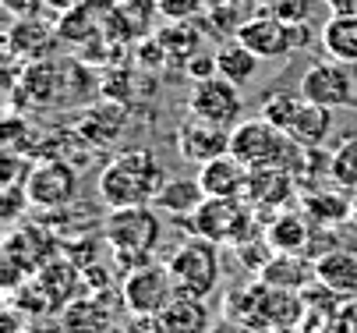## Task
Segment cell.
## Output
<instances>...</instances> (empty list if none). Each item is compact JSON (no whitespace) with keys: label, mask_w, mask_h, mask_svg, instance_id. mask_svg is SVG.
Masks as SVG:
<instances>
[{"label":"cell","mask_w":357,"mask_h":333,"mask_svg":"<svg viewBox=\"0 0 357 333\" xmlns=\"http://www.w3.org/2000/svg\"><path fill=\"white\" fill-rule=\"evenodd\" d=\"M333 181L336 184H347V188H357V142H347V146L336 153V160H333Z\"/></svg>","instance_id":"25"},{"label":"cell","mask_w":357,"mask_h":333,"mask_svg":"<svg viewBox=\"0 0 357 333\" xmlns=\"http://www.w3.org/2000/svg\"><path fill=\"white\" fill-rule=\"evenodd\" d=\"M114 312L103 295H85L64 305L61 312V333H110Z\"/></svg>","instance_id":"15"},{"label":"cell","mask_w":357,"mask_h":333,"mask_svg":"<svg viewBox=\"0 0 357 333\" xmlns=\"http://www.w3.org/2000/svg\"><path fill=\"white\" fill-rule=\"evenodd\" d=\"M191 230L206 242H230V245H241V242H251L255 237V209L244 202V199H216V195H206L191 216H188Z\"/></svg>","instance_id":"3"},{"label":"cell","mask_w":357,"mask_h":333,"mask_svg":"<svg viewBox=\"0 0 357 333\" xmlns=\"http://www.w3.org/2000/svg\"><path fill=\"white\" fill-rule=\"evenodd\" d=\"M170 276L177 283V295H191L206 302L216 288H220V252L216 242H206V237H191L184 242L170 259Z\"/></svg>","instance_id":"4"},{"label":"cell","mask_w":357,"mask_h":333,"mask_svg":"<svg viewBox=\"0 0 357 333\" xmlns=\"http://www.w3.org/2000/svg\"><path fill=\"white\" fill-rule=\"evenodd\" d=\"M237 39L248 46V50H255L262 61H283L290 57V50L301 43L294 36V29L273 15H262V18H248L241 29H237Z\"/></svg>","instance_id":"11"},{"label":"cell","mask_w":357,"mask_h":333,"mask_svg":"<svg viewBox=\"0 0 357 333\" xmlns=\"http://www.w3.org/2000/svg\"><path fill=\"white\" fill-rule=\"evenodd\" d=\"M301 103H304L301 89H297V92H290V89H273V96H266V103H262V117L273 121L276 128H287V124L294 121V114H297Z\"/></svg>","instance_id":"24"},{"label":"cell","mask_w":357,"mask_h":333,"mask_svg":"<svg viewBox=\"0 0 357 333\" xmlns=\"http://www.w3.org/2000/svg\"><path fill=\"white\" fill-rule=\"evenodd\" d=\"M78 4H82V0H43V8H50L54 15H71Z\"/></svg>","instance_id":"28"},{"label":"cell","mask_w":357,"mask_h":333,"mask_svg":"<svg viewBox=\"0 0 357 333\" xmlns=\"http://www.w3.org/2000/svg\"><path fill=\"white\" fill-rule=\"evenodd\" d=\"M188 110L206 117L213 124L223 128H237L241 114H244V100H241V85H234L223 75H209V78H198L188 92Z\"/></svg>","instance_id":"8"},{"label":"cell","mask_w":357,"mask_h":333,"mask_svg":"<svg viewBox=\"0 0 357 333\" xmlns=\"http://www.w3.org/2000/svg\"><path fill=\"white\" fill-rule=\"evenodd\" d=\"M297 146V142H290V135L283 128H276L273 121H266L262 114L255 121H241L234 131H230V153L251 167H283V153Z\"/></svg>","instance_id":"6"},{"label":"cell","mask_w":357,"mask_h":333,"mask_svg":"<svg viewBox=\"0 0 357 333\" xmlns=\"http://www.w3.org/2000/svg\"><path fill=\"white\" fill-rule=\"evenodd\" d=\"M167 170L156 160V153L145 146H128L117 149L114 160L103 167L96 181V192L110 209H124V206H152L160 195V188L167 184Z\"/></svg>","instance_id":"1"},{"label":"cell","mask_w":357,"mask_h":333,"mask_svg":"<svg viewBox=\"0 0 357 333\" xmlns=\"http://www.w3.org/2000/svg\"><path fill=\"white\" fill-rule=\"evenodd\" d=\"M29 206L36 209H64L78 195V170L68 160H39L22 177Z\"/></svg>","instance_id":"7"},{"label":"cell","mask_w":357,"mask_h":333,"mask_svg":"<svg viewBox=\"0 0 357 333\" xmlns=\"http://www.w3.org/2000/svg\"><path fill=\"white\" fill-rule=\"evenodd\" d=\"M230 131L234 128H223V124H213L198 114H184V121L174 128V146H177V156L188 160V163H209L216 156H227L230 153Z\"/></svg>","instance_id":"10"},{"label":"cell","mask_w":357,"mask_h":333,"mask_svg":"<svg viewBox=\"0 0 357 333\" xmlns=\"http://www.w3.org/2000/svg\"><path fill=\"white\" fill-rule=\"evenodd\" d=\"M301 96L308 103H319V107H354L357 103V82L350 75V68L343 61H319L312 64L308 71L301 75Z\"/></svg>","instance_id":"9"},{"label":"cell","mask_w":357,"mask_h":333,"mask_svg":"<svg viewBox=\"0 0 357 333\" xmlns=\"http://www.w3.org/2000/svg\"><path fill=\"white\" fill-rule=\"evenodd\" d=\"M262 283L280 291H304L315 280V259H301V252H276L269 259V266L259 273Z\"/></svg>","instance_id":"18"},{"label":"cell","mask_w":357,"mask_h":333,"mask_svg":"<svg viewBox=\"0 0 357 333\" xmlns=\"http://www.w3.org/2000/svg\"><path fill=\"white\" fill-rule=\"evenodd\" d=\"M304 213L312 216V223H340L350 216V202L336 192H319L304 202Z\"/></svg>","instance_id":"23"},{"label":"cell","mask_w":357,"mask_h":333,"mask_svg":"<svg viewBox=\"0 0 357 333\" xmlns=\"http://www.w3.org/2000/svg\"><path fill=\"white\" fill-rule=\"evenodd\" d=\"M308 220L301 213H280L269 227H266V242L273 245V252H304L308 249Z\"/></svg>","instance_id":"22"},{"label":"cell","mask_w":357,"mask_h":333,"mask_svg":"<svg viewBox=\"0 0 357 333\" xmlns=\"http://www.w3.org/2000/svg\"><path fill=\"white\" fill-rule=\"evenodd\" d=\"M198 181L206 188V195H216V199H241L248 195V184H251V167H244L234 153L227 156H216L209 163L198 167Z\"/></svg>","instance_id":"12"},{"label":"cell","mask_w":357,"mask_h":333,"mask_svg":"<svg viewBox=\"0 0 357 333\" xmlns=\"http://www.w3.org/2000/svg\"><path fill=\"white\" fill-rule=\"evenodd\" d=\"M54 39H57V29L50 25L46 18L32 15V18H18V22L11 25V32H8V50H11L15 57H22V61L32 64V61H43V57L50 54Z\"/></svg>","instance_id":"14"},{"label":"cell","mask_w":357,"mask_h":333,"mask_svg":"<svg viewBox=\"0 0 357 333\" xmlns=\"http://www.w3.org/2000/svg\"><path fill=\"white\" fill-rule=\"evenodd\" d=\"M160 234H163V223H160L156 206L110 209L107 220H103L107 245L128 269H135L142 262H152V252H156V245H160Z\"/></svg>","instance_id":"2"},{"label":"cell","mask_w":357,"mask_h":333,"mask_svg":"<svg viewBox=\"0 0 357 333\" xmlns=\"http://www.w3.org/2000/svg\"><path fill=\"white\" fill-rule=\"evenodd\" d=\"M322 50L333 61L357 64V15H333L322 29Z\"/></svg>","instance_id":"21"},{"label":"cell","mask_w":357,"mask_h":333,"mask_svg":"<svg viewBox=\"0 0 357 333\" xmlns=\"http://www.w3.org/2000/svg\"><path fill=\"white\" fill-rule=\"evenodd\" d=\"M315 280L326 283V288L336 298H343V302L357 298V252H350V249H329L326 256L315 259Z\"/></svg>","instance_id":"13"},{"label":"cell","mask_w":357,"mask_h":333,"mask_svg":"<svg viewBox=\"0 0 357 333\" xmlns=\"http://www.w3.org/2000/svg\"><path fill=\"white\" fill-rule=\"evenodd\" d=\"M4 8H8L15 18H32V15H39L43 0H4Z\"/></svg>","instance_id":"27"},{"label":"cell","mask_w":357,"mask_h":333,"mask_svg":"<svg viewBox=\"0 0 357 333\" xmlns=\"http://www.w3.org/2000/svg\"><path fill=\"white\" fill-rule=\"evenodd\" d=\"M213 57H216V75L230 78V82L241 85V89H244L248 82H255V75H259V64H262V57L255 54V50H248L241 39L223 43Z\"/></svg>","instance_id":"20"},{"label":"cell","mask_w":357,"mask_h":333,"mask_svg":"<svg viewBox=\"0 0 357 333\" xmlns=\"http://www.w3.org/2000/svg\"><path fill=\"white\" fill-rule=\"evenodd\" d=\"M333 333H357V298L343 302L333 316Z\"/></svg>","instance_id":"26"},{"label":"cell","mask_w":357,"mask_h":333,"mask_svg":"<svg viewBox=\"0 0 357 333\" xmlns=\"http://www.w3.org/2000/svg\"><path fill=\"white\" fill-rule=\"evenodd\" d=\"M202 202H206V188H202L198 174L195 177H184V174H170L167 184L160 188V195H156V206L160 213H170L177 220H188Z\"/></svg>","instance_id":"17"},{"label":"cell","mask_w":357,"mask_h":333,"mask_svg":"<svg viewBox=\"0 0 357 333\" xmlns=\"http://www.w3.org/2000/svg\"><path fill=\"white\" fill-rule=\"evenodd\" d=\"M177 295V283L170 276L167 262H142L135 269H128L124 283H121V302L135 319H156Z\"/></svg>","instance_id":"5"},{"label":"cell","mask_w":357,"mask_h":333,"mask_svg":"<svg viewBox=\"0 0 357 333\" xmlns=\"http://www.w3.org/2000/svg\"><path fill=\"white\" fill-rule=\"evenodd\" d=\"M283 131L290 135V142H297L301 149L315 153V149H322V142H326V138H329V131H333V110L304 100V103L297 107L294 121H290Z\"/></svg>","instance_id":"16"},{"label":"cell","mask_w":357,"mask_h":333,"mask_svg":"<svg viewBox=\"0 0 357 333\" xmlns=\"http://www.w3.org/2000/svg\"><path fill=\"white\" fill-rule=\"evenodd\" d=\"M333 15H357V0H329Z\"/></svg>","instance_id":"29"},{"label":"cell","mask_w":357,"mask_h":333,"mask_svg":"<svg viewBox=\"0 0 357 333\" xmlns=\"http://www.w3.org/2000/svg\"><path fill=\"white\" fill-rule=\"evenodd\" d=\"M156 319H160L163 333H209V326H213L206 302L191 298V295H174V302Z\"/></svg>","instance_id":"19"}]
</instances>
